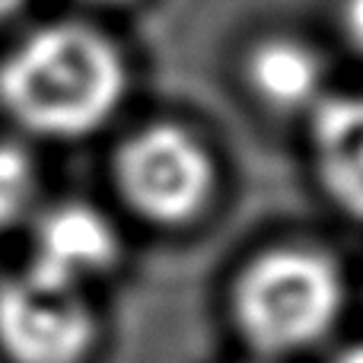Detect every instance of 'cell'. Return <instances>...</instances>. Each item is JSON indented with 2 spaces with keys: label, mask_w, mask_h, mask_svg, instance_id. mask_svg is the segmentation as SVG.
<instances>
[{
  "label": "cell",
  "mask_w": 363,
  "mask_h": 363,
  "mask_svg": "<svg viewBox=\"0 0 363 363\" xmlns=\"http://www.w3.org/2000/svg\"><path fill=\"white\" fill-rule=\"evenodd\" d=\"M125 93V55L86 23H45L0 57V108L32 138L96 134L118 115Z\"/></svg>",
  "instance_id": "6da1fadb"
},
{
  "label": "cell",
  "mask_w": 363,
  "mask_h": 363,
  "mask_svg": "<svg viewBox=\"0 0 363 363\" xmlns=\"http://www.w3.org/2000/svg\"><path fill=\"white\" fill-rule=\"evenodd\" d=\"M347 306V277L315 245H271L236 271L230 315L255 357L287 360L319 347Z\"/></svg>",
  "instance_id": "7a4b0ae2"
},
{
  "label": "cell",
  "mask_w": 363,
  "mask_h": 363,
  "mask_svg": "<svg viewBox=\"0 0 363 363\" xmlns=\"http://www.w3.org/2000/svg\"><path fill=\"white\" fill-rule=\"evenodd\" d=\"M112 169L128 211L160 230L198 223L220 185L211 147L176 121H153L128 134Z\"/></svg>",
  "instance_id": "3957f363"
},
{
  "label": "cell",
  "mask_w": 363,
  "mask_h": 363,
  "mask_svg": "<svg viewBox=\"0 0 363 363\" xmlns=\"http://www.w3.org/2000/svg\"><path fill=\"white\" fill-rule=\"evenodd\" d=\"M99 335V313L86 287L26 264L0 281V357L6 363H86Z\"/></svg>",
  "instance_id": "277c9868"
},
{
  "label": "cell",
  "mask_w": 363,
  "mask_h": 363,
  "mask_svg": "<svg viewBox=\"0 0 363 363\" xmlns=\"http://www.w3.org/2000/svg\"><path fill=\"white\" fill-rule=\"evenodd\" d=\"M125 255L115 220L86 201H61L32 220L26 268L77 287H93L118 268Z\"/></svg>",
  "instance_id": "5b68a950"
},
{
  "label": "cell",
  "mask_w": 363,
  "mask_h": 363,
  "mask_svg": "<svg viewBox=\"0 0 363 363\" xmlns=\"http://www.w3.org/2000/svg\"><path fill=\"white\" fill-rule=\"evenodd\" d=\"M309 150L325 198L363 223V93H332L309 115Z\"/></svg>",
  "instance_id": "8992f818"
},
{
  "label": "cell",
  "mask_w": 363,
  "mask_h": 363,
  "mask_svg": "<svg viewBox=\"0 0 363 363\" xmlns=\"http://www.w3.org/2000/svg\"><path fill=\"white\" fill-rule=\"evenodd\" d=\"M245 80L262 106L281 115H313L332 96L325 55L296 35L262 38L249 51Z\"/></svg>",
  "instance_id": "52a82bcc"
},
{
  "label": "cell",
  "mask_w": 363,
  "mask_h": 363,
  "mask_svg": "<svg viewBox=\"0 0 363 363\" xmlns=\"http://www.w3.org/2000/svg\"><path fill=\"white\" fill-rule=\"evenodd\" d=\"M38 201L35 160L13 140H0V233L13 230Z\"/></svg>",
  "instance_id": "ba28073f"
},
{
  "label": "cell",
  "mask_w": 363,
  "mask_h": 363,
  "mask_svg": "<svg viewBox=\"0 0 363 363\" xmlns=\"http://www.w3.org/2000/svg\"><path fill=\"white\" fill-rule=\"evenodd\" d=\"M338 29L345 42L363 55V0H338Z\"/></svg>",
  "instance_id": "9c48e42d"
},
{
  "label": "cell",
  "mask_w": 363,
  "mask_h": 363,
  "mask_svg": "<svg viewBox=\"0 0 363 363\" xmlns=\"http://www.w3.org/2000/svg\"><path fill=\"white\" fill-rule=\"evenodd\" d=\"M328 363H363V341H360V345L345 347V351H338Z\"/></svg>",
  "instance_id": "30bf717a"
},
{
  "label": "cell",
  "mask_w": 363,
  "mask_h": 363,
  "mask_svg": "<svg viewBox=\"0 0 363 363\" xmlns=\"http://www.w3.org/2000/svg\"><path fill=\"white\" fill-rule=\"evenodd\" d=\"M26 6V0H0V26H6L10 19H16V13Z\"/></svg>",
  "instance_id": "8fae6325"
},
{
  "label": "cell",
  "mask_w": 363,
  "mask_h": 363,
  "mask_svg": "<svg viewBox=\"0 0 363 363\" xmlns=\"http://www.w3.org/2000/svg\"><path fill=\"white\" fill-rule=\"evenodd\" d=\"M83 4H93V6H125V4H134V0H83Z\"/></svg>",
  "instance_id": "7c38bea8"
},
{
  "label": "cell",
  "mask_w": 363,
  "mask_h": 363,
  "mask_svg": "<svg viewBox=\"0 0 363 363\" xmlns=\"http://www.w3.org/2000/svg\"><path fill=\"white\" fill-rule=\"evenodd\" d=\"M249 363H271V360H262V357H255V360H249Z\"/></svg>",
  "instance_id": "4fadbf2b"
}]
</instances>
